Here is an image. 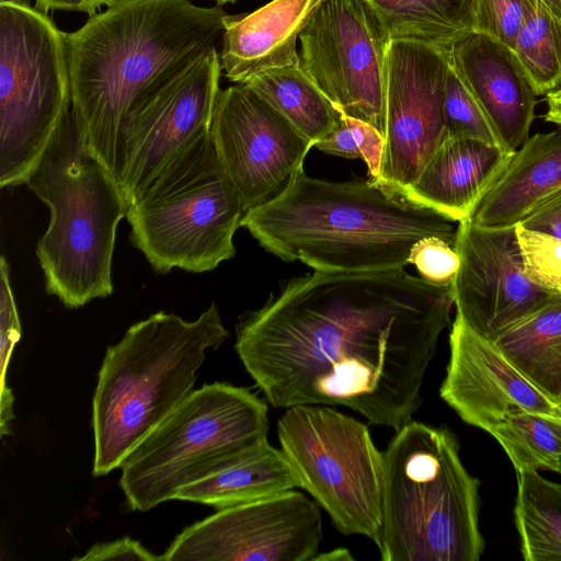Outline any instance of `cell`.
I'll use <instances>...</instances> for the list:
<instances>
[{
  "label": "cell",
  "instance_id": "6da1fadb",
  "mask_svg": "<svg viewBox=\"0 0 561 561\" xmlns=\"http://www.w3.org/2000/svg\"><path fill=\"white\" fill-rule=\"evenodd\" d=\"M450 285L404 268L293 277L242 314L234 348L274 408L342 405L398 431L450 324Z\"/></svg>",
  "mask_w": 561,
  "mask_h": 561
},
{
  "label": "cell",
  "instance_id": "7a4b0ae2",
  "mask_svg": "<svg viewBox=\"0 0 561 561\" xmlns=\"http://www.w3.org/2000/svg\"><path fill=\"white\" fill-rule=\"evenodd\" d=\"M228 16L190 0H116L67 34L72 110L87 148L117 182L129 113L216 48Z\"/></svg>",
  "mask_w": 561,
  "mask_h": 561
},
{
  "label": "cell",
  "instance_id": "3957f363",
  "mask_svg": "<svg viewBox=\"0 0 561 561\" xmlns=\"http://www.w3.org/2000/svg\"><path fill=\"white\" fill-rule=\"evenodd\" d=\"M453 220L376 182H331L296 172L274 197L245 211L241 227L267 252L313 271L404 268L416 242L454 244Z\"/></svg>",
  "mask_w": 561,
  "mask_h": 561
},
{
  "label": "cell",
  "instance_id": "277c9868",
  "mask_svg": "<svg viewBox=\"0 0 561 561\" xmlns=\"http://www.w3.org/2000/svg\"><path fill=\"white\" fill-rule=\"evenodd\" d=\"M228 336L213 304L193 321L159 311L107 347L92 399V473L121 468L133 448L191 392L206 351Z\"/></svg>",
  "mask_w": 561,
  "mask_h": 561
},
{
  "label": "cell",
  "instance_id": "5b68a950",
  "mask_svg": "<svg viewBox=\"0 0 561 561\" xmlns=\"http://www.w3.org/2000/svg\"><path fill=\"white\" fill-rule=\"evenodd\" d=\"M25 184L50 211L36 244L47 293L67 308L110 296L116 229L128 204L87 148L72 103Z\"/></svg>",
  "mask_w": 561,
  "mask_h": 561
},
{
  "label": "cell",
  "instance_id": "8992f818",
  "mask_svg": "<svg viewBox=\"0 0 561 561\" xmlns=\"http://www.w3.org/2000/svg\"><path fill=\"white\" fill-rule=\"evenodd\" d=\"M479 485L447 427L402 425L383 451L381 560H480Z\"/></svg>",
  "mask_w": 561,
  "mask_h": 561
},
{
  "label": "cell",
  "instance_id": "52a82bcc",
  "mask_svg": "<svg viewBox=\"0 0 561 561\" xmlns=\"http://www.w3.org/2000/svg\"><path fill=\"white\" fill-rule=\"evenodd\" d=\"M267 405L249 389L204 385L147 434L121 465L119 485L133 511L175 499L267 440Z\"/></svg>",
  "mask_w": 561,
  "mask_h": 561
},
{
  "label": "cell",
  "instance_id": "ba28073f",
  "mask_svg": "<svg viewBox=\"0 0 561 561\" xmlns=\"http://www.w3.org/2000/svg\"><path fill=\"white\" fill-rule=\"evenodd\" d=\"M245 214L209 130L182 150L128 206L130 241L160 273H203L236 254Z\"/></svg>",
  "mask_w": 561,
  "mask_h": 561
},
{
  "label": "cell",
  "instance_id": "9c48e42d",
  "mask_svg": "<svg viewBox=\"0 0 561 561\" xmlns=\"http://www.w3.org/2000/svg\"><path fill=\"white\" fill-rule=\"evenodd\" d=\"M70 106L67 33L30 0H1L2 188L26 183Z\"/></svg>",
  "mask_w": 561,
  "mask_h": 561
},
{
  "label": "cell",
  "instance_id": "30bf717a",
  "mask_svg": "<svg viewBox=\"0 0 561 561\" xmlns=\"http://www.w3.org/2000/svg\"><path fill=\"white\" fill-rule=\"evenodd\" d=\"M280 450L306 490L344 536L379 541L383 453L367 425L328 405L298 404L277 422Z\"/></svg>",
  "mask_w": 561,
  "mask_h": 561
},
{
  "label": "cell",
  "instance_id": "8fae6325",
  "mask_svg": "<svg viewBox=\"0 0 561 561\" xmlns=\"http://www.w3.org/2000/svg\"><path fill=\"white\" fill-rule=\"evenodd\" d=\"M299 64L343 114L385 130L391 42L365 0H323L299 35Z\"/></svg>",
  "mask_w": 561,
  "mask_h": 561
},
{
  "label": "cell",
  "instance_id": "7c38bea8",
  "mask_svg": "<svg viewBox=\"0 0 561 561\" xmlns=\"http://www.w3.org/2000/svg\"><path fill=\"white\" fill-rule=\"evenodd\" d=\"M449 49L392 38L387 54L385 147L375 180L402 193L447 137L444 118Z\"/></svg>",
  "mask_w": 561,
  "mask_h": 561
},
{
  "label": "cell",
  "instance_id": "4fadbf2b",
  "mask_svg": "<svg viewBox=\"0 0 561 561\" xmlns=\"http://www.w3.org/2000/svg\"><path fill=\"white\" fill-rule=\"evenodd\" d=\"M321 540L318 503L293 489L194 523L175 537L162 561H311Z\"/></svg>",
  "mask_w": 561,
  "mask_h": 561
},
{
  "label": "cell",
  "instance_id": "5bb4252c",
  "mask_svg": "<svg viewBox=\"0 0 561 561\" xmlns=\"http://www.w3.org/2000/svg\"><path fill=\"white\" fill-rule=\"evenodd\" d=\"M221 71L220 55L213 48L129 113L118 179L128 206L182 150L209 130Z\"/></svg>",
  "mask_w": 561,
  "mask_h": 561
},
{
  "label": "cell",
  "instance_id": "9a60e30c",
  "mask_svg": "<svg viewBox=\"0 0 561 561\" xmlns=\"http://www.w3.org/2000/svg\"><path fill=\"white\" fill-rule=\"evenodd\" d=\"M209 135L245 211L280 192L313 147L245 84L220 90Z\"/></svg>",
  "mask_w": 561,
  "mask_h": 561
},
{
  "label": "cell",
  "instance_id": "2e32d148",
  "mask_svg": "<svg viewBox=\"0 0 561 561\" xmlns=\"http://www.w3.org/2000/svg\"><path fill=\"white\" fill-rule=\"evenodd\" d=\"M454 248L459 256L450 284L456 317L491 340L559 296L525 276L515 227L491 229L462 220Z\"/></svg>",
  "mask_w": 561,
  "mask_h": 561
},
{
  "label": "cell",
  "instance_id": "e0dca14e",
  "mask_svg": "<svg viewBox=\"0 0 561 561\" xmlns=\"http://www.w3.org/2000/svg\"><path fill=\"white\" fill-rule=\"evenodd\" d=\"M440 398L472 426L488 431L513 413L535 412L561 419V405L529 381L493 340L455 318Z\"/></svg>",
  "mask_w": 561,
  "mask_h": 561
},
{
  "label": "cell",
  "instance_id": "ac0fdd59",
  "mask_svg": "<svg viewBox=\"0 0 561 561\" xmlns=\"http://www.w3.org/2000/svg\"><path fill=\"white\" fill-rule=\"evenodd\" d=\"M449 61L503 148L516 151L529 137L537 94L515 54L500 42L471 32L450 47Z\"/></svg>",
  "mask_w": 561,
  "mask_h": 561
},
{
  "label": "cell",
  "instance_id": "d6986e66",
  "mask_svg": "<svg viewBox=\"0 0 561 561\" xmlns=\"http://www.w3.org/2000/svg\"><path fill=\"white\" fill-rule=\"evenodd\" d=\"M512 153L480 140L446 137L402 196L453 221L470 219Z\"/></svg>",
  "mask_w": 561,
  "mask_h": 561
},
{
  "label": "cell",
  "instance_id": "ffe728a7",
  "mask_svg": "<svg viewBox=\"0 0 561 561\" xmlns=\"http://www.w3.org/2000/svg\"><path fill=\"white\" fill-rule=\"evenodd\" d=\"M323 0H272L257 10L229 15L220 62L226 78L247 83L268 69L299 64L296 45Z\"/></svg>",
  "mask_w": 561,
  "mask_h": 561
},
{
  "label": "cell",
  "instance_id": "44dd1931",
  "mask_svg": "<svg viewBox=\"0 0 561 561\" xmlns=\"http://www.w3.org/2000/svg\"><path fill=\"white\" fill-rule=\"evenodd\" d=\"M560 186L561 126L528 137L512 153L470 219L484 228L516 227L541 199Z\"/></svg>",
  "mask_w": 561,
  "mask_h": 561
},
{
  "label": "cell",
  "instance_id": "7402d4cb",
  "mask_svg": "<svg viewBox=\"0 0 561 561\" xmlns=\"http://www.w3.org/2000/svg\"><path fill=\"white\" fill-rule=\"evenodd\" d=\"M296 488L299 481L283 451L266 440L214 474L182 488L174 500L218 511Z\"/></svg>",
  "mask_w": 561,
  "mask_h": 561
},
{
  "label": "cell",
  "instance_id": "603a6c76",
  "mask_svg": "<svg viewBox=\"0 0 561 561\" xmlns=\"http://www.w3.org/2000/svg\"><path fill=\"white\" fill-rule=\"evenodd\" d=\"M493 341L529 381L561 405V295L504 329Z\"/></svg>",
  "mask_w": 561,
  "mask_h": 561
},
{
  "label": "cell",
  "instance_id": "cb8c5ba5",
  "mask_svg": "<svg viewBox=\"0 0 561 561\" xmlns=\"http://www.w3.org/2000/svg\"><path fill=\"white\" fill-rule=\"evenodd\" d=\"M243 84L264 99L313 146L341 124L342 113L300 64L268 69Z\"/></svg>",
  "mask_w": 561,
  "mask_h": 561
},
{
  "label": "cell",
  "instance_id": "d4e9b609",
  "mask_svg": "<svg viewBox=\"0 0 561 561\" xmlns=\"http://www.w3.org/2000/svg\"><path fill=\"white\" fill-rule=\"evenodd\" d=\"M389 36L450 47L474 32V0H365Z\"/></svg>",
  "mask_w": 561,
  "mask_h": 561
},
{
  "label": "cell",
  "instance_id": "484cf974",
  "mask_svg": "<svg viewBox=\"0 0 561 561\" xmlns=\"http://www.w3.org/2000/svg\"><path fill=\"white\" fill-rule=\"evenodd\" d=\"M516 473L514 516L524 560L561 561V483L538 470Z\"/></svg>",
  "mask_w": 561,
  "mask_h": 561
},
{
  "label": "cell",
  "instance_id": "4316f807",
  "mask_svg": "<svg viewBox=\"0 0 561 561\" xmlns=\"http://www.w3.org/2000/svg\"><path fill=\"white\" fill-rule=\"evenodd\" d=\"M515 54L537 95L561 87V19L540 0H524Z\"/></svg>",
  "mask_w": 561,
  "mask_h": 561
},
{
  "label": "cell",
  "instance_id": "83f0119b",
  "mask_svg": "<svg viewBox=\"0 0 561 561\" xmlns=\"http://www.w3.org/2000/svg\"><path fill=\"white\" fill-rule=\"evenodd\" d=\"M502 446L516 472L557 471L561 462V419L535 412L513 413L488 431Z\"/></svg>",
  "mask_w": 561,
  "mask_h": 561
},
{
  "label": "cell",
  "instance_id": "f1b7e54d",
  "mask_svg": "<svg viewBox=\"0 0 561 561\" xmlns=\"http://www.w3.org/2000/svg\"><path fill=\"white\" fill-rule=\"evenodd\" d=\"M444 118L447 137L476 139L503 148L489 119L450 61L445 81Z\"/></svg>",
  "mask_w": 561,
  "mask_h": 561
},
{
  "label": "cell",
  "instance_id": "f546056e",
  "mask_svg": "<svg viewBox=\"0 0 561 561\" xmlns=\"http://www.w3.org/2000/svg\"><path fill=\"white\" fill-rule=\"evenodd\" d=\"M313 147L329 154L364 160L369 180L380 171L385 136L371 124L342 114L340 126Z\"/></svg>",
  "mask_w": 561,
  "mask_h": 561
},
{
  "label": "cell",
  "instance_id": "4dcf8cb0",
  "mask_svg": "<svg viewBox=\"0 0 561 561\" xmlns=\"http://www.w3.org/2000/svg\"><path fill=\"white\" fill-rule=\"evenodd\" d=\"M523 272L535 286L561 295V239L515 227Z\"/></svg>",
  "mask_w": 561,
  "mask_h": 561
},
{
  "label": "cell",
  "instance_id": "1f68e13d",
  "mask_svg": "<svg viewBox=\"0 0 561 561\" xmlns=\"http://www.w3.org/2000/svg\"><path fill=\"white\" fill-rule=\"evenodd\" d=\"M10 268L5 256L0 259V362H1V400L0 414L9 417L13 413L14 397L7 386V370L11 354L21 337L19 313L10 284Z\"/></svg>",
  "mask_w": 561,
  "mask_h": 561
},
{
  "label": "cell",
  "instance_id": "d6a6232c",
  "mask_svg": "<svg viewBox=\"0 0 561 561\" xmlns=\"http://www.w3.org/2000/svg\"><path fill=\"white\" fill-rule=\"evenodd\" d=\"M525 13L524 0H474V32L515 48Z\"/></svg>",
  "mask_w": 561,
  "mask_h": 561
},
{
  "label": "cell",
  "instance_id": "836d02e7",
  "mask_svg": "<svg viewBox=\"0 0 561 561\" xmlns=\"http://www.w3.org/2000/svg\"><path fill=\"white\" fill-rule=\"evenodd\" d=\"M420 277L439 285H450L459 267L454 244L439 237H426L414 244L410 254Z\"/></svg>",
  "mask_w": 561,
  "mask_h": 561
},
{
  "label": "cell",
  "instance_id": "e575fe53",
  "mask_svg": "<svg viewBox=\"0 0 561 561\" xmlns=\"http://www.w3.org/2000/svg\"><path fill=\"white\" fill-rule=\"evenodd\" d=\"M78 561H105V560H138L162 561V556H157L147 550L139 541L124 537L111 542L93 545L83 556L73 558Z\"/></svg>",
  "mask_w": 561,
  "mask_h": 561
},
{
  "label": "cell",
  "instance_id": "d590c367",
  "mask_svg": "<svg viewBox=\"0 0 561 561\" xmlns=\"http://www.w3.org/2000/svg\"><path fill=\"white\" fill-rule=\"evenodd\" d=\"M518 225L561 239V186L541 199Z\"/></svg>",
  "mask_w": 561,
  "mask_h": 561
},
{
  "label": "cell",
  "instance_id": "8d00e7d4",
  "mask_svg": "<svg viewBox=\"0 0 561 561\" xmlns=\"http://www.w3.org/2000/svg\"><path fill=\"white\" fill-rule=\"evenodd\" d=\"M116 0H35V5L45 11H76L90 16L95 14L101 7H108Z\"/></svg>",
  "mask_w": 561,
  "mask_h": 561
},
{
  "label": "cell",
  "instance_id": "74e56055",
  "mask_svg": "<svg viewBox=\"0 0 561 561\" xmlns=\"http://www.w3.org/2000/svg\"><path fill=\"white\" fill-rule=\"evenodd\" d=\"M546 102L545 119L561 126V87L546 94Z\"/></svg>",
  "mask_w": 561,
  "mask_h": 561
},
{
  "label": "cell",
  "instance_id": "f35d334b",
  "mask_svg": "<svg viewBox=\"0 0 561 561\" xmlns=\"http://www.w3.org/2000/svg\"><path fill=\"white\" fill-rule=\"evenodd\" d=\"M316 561H353L354 557L346 548H335L333 550L317 553L313 558Z\"/></svg>",
  "mask_w": 561,
  "mask_h": 561
},
{
  "label": "cell",
  "instance_id": "ab89813d",
  "mask_svg": "<svg viewBox=\"0 0 561 561\" xmlns=\"http://www.w3.org/2000/svg\"><path fill=\"white\" fill-rule=\"evenodd\" d=\"M557 16L561 19V0H540Z\"/></svg>",
  "mask_w": 561,
  "mask_h": 561
},
{
  "label": "cell",
  "instance_id": "60d3db41",
  "mask_svg": "<svg viewBox=\"0 0 561 561\" xmlns=\"http://www.w3.org/2000/svg\"><path fill=\"white\" fill-rule=\"evenodd\" d=\"M214 1H216L217 4L222 5V4H226V3H234L238 0H214Z\"/></svg>",
  "mask_w": 561,
  "mask_h": 561
},
{
  "label": "cell",
  "instance_id": "b9f144b4",
  "mask_svg": "<svg viewBox=\"0 0 561 561\" xmlns=\"http://www.w3.org/2000/svg\"><path fill=\"white\" fill-rule=\"evenodd\" d=\"M556 472H557V473H559V474L561 476V462H560V465H559V467H558V469H557V471H556Z\"/></svg>",
  "mask_w": 561,
  "mask_h": 561
}]
</instances>
